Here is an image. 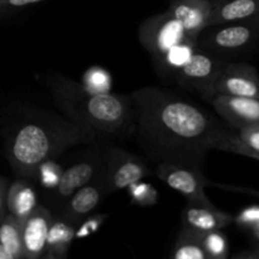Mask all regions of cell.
I'll list each match as a JSON object with an SVG mask.
<instances>
[{"label": "cell", "instance_id": "cell-1", "mask_svg": "<svg viewBox=\"0 0 259 259\" xmlns=\"http://www.w3.org/2000/svg\"><path fill=\"white\" fill-rule=\"evenodd\" d=\"M134 133L153 161L202 171L210 142L223 125L209 111L166 89L149 86L129 95Z\"/></svg>", "mask_w": 259, "mask_h": 259}, {"label": "cell", "instance_id": "cell-2", "mask_svg": "<svg viewBox=\"0 0 259 259\" xmlns=\"http://www.w3.org/2000/svg\"><path fill=\"white\" fill-rule=\"evenodd\" d=\"M46 86L63 115L85 132L94 144L133 137L134 110L129 96L93 93L61 73H50Z\"/></svg>", "mask_w": 259, "mask_h": 259}, {"label": "cell", "instance_id": "cell-3", "mask_svg": "<svg viewBox=\"0 0 259 259\" xmlns=\"http://www.w3.org/2000/svg\"><path fill=\"white\" fill-rule=\"evenodd\" d=\"M94 142L66 116L33 110L9 136L7 156L12 168L22 179H35L42 164L55 161L71 147Z\"/></svg>", "mask_w": 259, "mask_h": 259}, {"label": "cell", "instance_id": "cell-4", "mask_svg": "<svg viewBox=\"0 0 259 259\" xmlns=\"http://www.w3.org/2000/svg\"><path fill=\"white\" fill-rule=\"evenodd\" d=\"M196 47L224 61H235L259 48V29L248 20L209 25L197 35Z\"/></svg>", "mask_w": 259, "mask_h": 259}, {"label": "cell", "instance_id": "cell-5", "mask_svg": "<svg viewBox=\"0 0 259 259\" xmlns=\"http://www.w3.org/2000/svg\"><path fill=\"white\" fill-rule=\"evenodd\" d=\"M103 153L101 179L108 195L129 189L132 185L151 176L152 171L141 157L120 148L105 144Z\"/></svg>", "mask_w": 259, "mask_h": 259}, {"label": "cell", "instance_id": "cell-6", "mask_svg": "<svg viewBox=\"0 0 259 259\" xmlns=\"http://www.w3.org/2000/svg\"><path fill=\"white\" fill-rule=\"evenodd\" d=\"M99 149L100 146L94 144V149L88 152L83 158L77 159L75 163L68 166L66 169H62L56 186L48 191V206L46 207H48L53 214L60 211L61 207L78 189L85 186L101 174L103 153Z\"/></svg>", "mask_w": 259, "mask_h": 259}, {"label": "cell", "instance_id": "cell-7", "mask_svg": "<svg viewBox=\"0 0 259 259\" xmlns=\"http://www.w3.org/2000/svg\"><path fill=\"white\" fill-rule=\"evenodd\" d=\"M138 35L141 43L151 53L153 60L182 43H196V39L185 32L181 23L175 19L168 10L144 20L139 27Z\"/></svg>", "mask_w": 259, "mask_h": 259}, {"label": "cell", "instance_id": "cell-8", "mask_svg": "<svg viewBox=\"0 0 259 259\" xmlns=\"http://www.w3.org/2000/svg\"><path fill=\"white\" fill-rule=\"evenodd\" d=\"M224 62L222 58L196 47L190 60L177 72L174 82L210 101L214 96L215 81Z\"/></svg>", "mask_w": 259, "mask_h": 259}, {"label": "cell", "instance_id": "cell-9", "mask_svg": "<svg viewBox=\"0 0 259 259\" xmlns=\"http://www.w3.org/2000/svg\"><path fill=\"white\" fill-rule=\"evenodd\" d=\"M154 174L167 186L180 192L189 204L215 206L205 194V186H207L209 180H206L202 171L171 162H161Z\"/></svg>", "mask_w": 259, "mask_h": 259}, {"label": "cell", "instance_id": "cell-10", "mask_svg": "<svg viewBox=\"0 0 259 259\" xmlns=\"http://www.w3.org/2000/svg\"><path fill=\"white\" fill-rule=\"evenodd\" d=\"M215 95L259 99L257 68L242 61H225L214 85Z\"/></svg>", "mask_w": 259, "mask_h": 259}, {"label": "cell", "instance_id": "cell-11", "mask_svg": "<svg viewBox=\"0 0 259 259\" xmlns=\"http://www.w3.org/2000/svg\"><path fill=\"white\" fill-rule=\"evenodd\" d=\"M210 103L215 111L235 131L259 126V99L215 95Z\"/></svg>", "mask_w": 259, "mask_h": 259}, {"label": "cell", "instance_id": "cell-12", "mask_svg": "<svg viewBox=\"0 0 259 259\" xmlns=\"http://www.w3.org/2000/svg\"><path fill=\"white\" fill-rule=\"evenodd\" d=\"M106 196L109 195L100 174L93 181L78 189L56 214L61 215L78 227L86 218L93 214L94 210L103 202Z\"/></svg>", "mask_w": 259, "mask_h": 259}, {"label": "cell", "instance_id": "cell-13", "mask_svg": "<svg viewBox=\"0 0 259 259\" xmlns=\"http://www.w3.org/2000/svg\"><path fill=\"white\" fill-rule=\"evenodd\" d=\"M53 212L45 205H38L22 224L23 248L25 259H40L46 253L47 235Z\"/></svg>", "mask_w": 259, "mask_h": 259}, {"label": "cell", "instance_id": "cell-14", "mask_svg": "<svg viewBox=\"0 0 259 259\" xmlns=\"http://www.w3.org/2000/svg\"><path fill=\"white\" fill-rule=\"evenodd\" d=\"M182 229L195 234L217 232L227 228L234 222V218L222 211L217 206H200L187 202L182 211Z\"/></svg>", "mask_w": 259, "mask_h": 259}, {"label": "cell", "instance_id": "cell-15", "mask_svg": "<svg viewBox=\"0 0 259 259\" xmlns=\"http://www.w3.org/2000/svg\"><path fill=\"white\" fill-rule=\"evenodd\" d=\"M211 12V0H175L168 9L169 14L181 23L185 32L194 39L209 27Z\"/></svg>", "mask_w": 259, "mask_h": 259}, {"label": "cell", "instance_id": "cell-16", "mask_svg": "<svg viewBox=\"0 0 259 259\" xmlns=\"http://www.w3.org/2000/svg\"><path fill=\"white\" fill-rule=\"evenodd\" d=\"M38 202V192L27 179L15 180L7 191V211L19 223H24L32 215Z\"/></svg>", "mask_w": 259, "mask_h": 259}, {"label": "cell", "instance_id": "cell-17", "mask_svg": "<svg viewBox=\"0 0 259 259\" xmlns=\"http://www.w3.org/2000/svg\"><path fill=\"white\" fill-rule=\"evenodd\" d=\"M209 25L245 22L259 14V0H211Z\"/></svg>", "mask_w": 259, "mask_h": 259}, {"label": "cell", "instance_id": "cell-18", "mask_svg": "<svg viewBox=\"0 0 259 259\" xmlns=\"http://www.w3.org/2000/svg\"><path fill=\"white\" fill-rule=\"evenodd\" d=\"M76 229L77 227L75 224L61 215L53 214L47 235L46 253L55 257L67 258L71 244L76 238Z\"/></svg>", "mask_w": 259, "mask_h": 259}, {"label": "cell", "instance_id": "cell-19", "mask_svg": "<svg viewBox=\"0 0 259 259\" xmlns=\"http://www.w3.org/2000/svg\"><path fill=\"white\" fill-rule=\"evenodd\" d=\"M210 148L218 149V151L232 152V153L242 154V156L250 157L259 161V152L245 146L242 141L237 137L234 129L223 124L217 129L210 142Z\"/></svg>", "mask_w": 259, "mask_h": 259}, {"label": "cell", "instance_id": "cell-20", "mask_svg": "<svg viewBox=\"0 0 259 259\" xmlns=\"http://www.w3.org/2000/svg\"><path fill=\"white\" fill-rule=\"evenodd\" d=\"M0 244L15 259H25L22 238V223L10 214L0 220Z\"/></svg>", "mask_w": 259, "mask_h": 259}, {"label": "cell", "instance_id": "cell-21", "mask_svg": "<svg viewBox=\"0 0 259 259\" xmlns=\"http://www.w3.org/2000/svg\"><path fill=\"white\" fill-rule=\"evenodd\" d=\"M169 259H211L200 242L199 235L182 229L177 237Z\"/></svg>", "mask_w": 259, "mask_h": 259}, {"label": "cell", "instance_id": "cell-22", "mask_svg": "<svg viewBox=\"0 0 259 259\" xmlns=\"http://www.w3.org/2000/svg\"><path fill=\"white\" fill-rule=\"evenodd\" d=\"M199 235V234H197ZM200 242L206 250L207 255L211 259H228L229 258V247L225 235L220 230L217 232L200 234Z\"/></svg>", "mask_w": 259, "mask_h": 259}, {"label": "cell", "instance_id": "cell-23", "mask_svg": "<svg viewBox=\"0 0 259 259\" xmlns=\"http://www.w3.org/2000/svg\"><path fill=\"white\" fill-rule=\"evenodd\" d=\"M82 83L88 90L93 93H111L110 73L103 67H90L82 77Z\"/></svg>", "mask_w": 259, "mask_h": 259}, {"label": "cell", "instance_id": "cell-24", "mask_svg": "<svg viewBox=\"0 0 259 259\" xmlns=\"http://www.w3.org/2000/svg\"><path fill=\"white\" fill-rule=\"evenodd\" d=\"M129 190H131L133 200L138 201L139 204H151V202L156 201V197L151 196V194H154V190L149 185L141 184V181H139L132 185Z\"/></svg>", "mask_w": 259, "mask_h": 259}, {"label": "cell", "instance_id": "cell-25", "mask_svg": "<svg viewBox=\"0 0 259 259\" xmlns=\"http://www.w3.org/2000/svg\"><path fill=\"white\" fill-rule=\"evenodd\" d=\"M234 132L245 146L259 152V126H250V128H243L238 131L234 129Z\"/></svg>", "mask_w": 259, "mask_h": 259}, {"label": "cell", "instance_id": "cell-26", "mask_svg": "<svg viewBox=\"0 0 259 259\" xmlns=\"http://www.w3.org/2000/svg\"><path fill=\"white\" fill-rule=\"evenodd\" d=\"M207 186H214L218 187V189L227 190V191H234V192H240V194L249 195V196L255 197V199L259 200V190L254 189H248V187H240V186H233V185H224V184H215V182L209 181Z\"/></svg>", "mask_w": 259, "mask_h": 259}, {"label": "cell", "instance_id": "cell-27", "mask_svg": "<svg viewBox=\"0 0 259 259\" xmlns=\"http://www.w3.org/2000/svg\"><path fill=\"white\" fill-rule=\"evenodd\" d=\"M239 224L252 225L253 228L259 224V209H248L238 218L237 220Z\"/></svg>", "mask_w": 259, "mask_h": 259}, {"label": "cell", "instance_id": "cell-28", "mask_svg": "<svg viewBox=\"0 0 259 259\" xmlns=\"http://www.w3.org/2000/svg\"><path fill=\"white\" fill-rule=\"evenodd\" d=\"M7 180L0 177V220L7 215V191H8Z\"/></svg>", "mask_w": 259, "mask_h": 259}, {"label": "cell", "instance_id": "cell-29", "mask_svg": "<svg viewBox=\"0 0 259 259\" xmlns=\"http://www.w3.org/2000/svg\"><path fill=\"white\" fill-rule=\"evenodd\" d=\"M39 2L42 0H4L0 3V8H22Z\"/></svg>", "mask_w": 259, "mask_h": 259}, {"label": "cell", "instance_id": "cell-30", "mask_svg": "<svg viewBox=\"0 0 259 259\" xmlns=\"http://www.w3.org/2000/svg\"><path fill=\"white\" fill-rule=\"evenodd\" d=\"M232 259H259V249L239 253V254H237Z\"/></svg>", "mask_w": 259, "mask_h": 259}, {"label": "cell", "instance_id": "cell-31", "mask_svg": "<svg viewBox=\"0 0 259 259\" xmlns=\"http://www.w3.org/2000/svg\"><path fill=\"white\" fill-rule=\"evenodd\" d=\"M0 259H15L10 253L5 250V248L0 244Z\"/></svg>", "mask_w": 259, "mask_h": 259}, {"label": "cell", "instance_id": "cell-32", "mask_svg": "<svg viewBox=\"0 0 259 259\" xmlns=\"http://www.w3.org/2000/svg\"><path fill=\"white\" fill-rule=\"evenodd\" d=\"M248 22L252 23V24L254 25V27H257L258 29H259V14H258V15H255V17H254V18H252V19L248 20Z\"/></svg>", "mask_w": 259, "mask_h": 259}, {"label": "cell", "instance_id": "cell-33", "mask_svg": "<svg viewBox=\"0 0 259 259\" xmlns=\"http://www.w3.org/2000/svg\"><path fill=\"white\" fill-rule=\"evenodd\" d=\"M40 259H67V258H60V257H55V255H51V254H47V253H46L45 255H43L42 258Z\"/></svg>", "mask_w": 259, "mask_h": 259}, {"label": "cell", "instance_id": "cell-34", "mask_svg": "<svg viewBox=\"0 0 259 259\" xmlns=\"http://www.w3.org/2000/svg\"><path fill=\"white\" fill-rule=\"evenodd\" d=\"M253 229H254V233H255V235H257V237L259 238V224L257 225V227H254V228H253Z\"/></svg>", "mask_w": 259, "mask_h": 259}, {"label": "cell", "instance_id": "cell-35", "mask_svg": "<svg viewBox=\"0 0 259 259\" xmlns=\"http://www.w3.org/2000/svg\"><path fill=\"white\" fill-rule=\"evenodd\" d=\"M2 2H4V0H0V3H2Z\"/></svg>", "mask_w": 259, "mask_h": 259}]
</instances>
